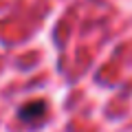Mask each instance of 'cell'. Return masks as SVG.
Returning a JSON list of instances; mask_svg holds the SVG:
<instances>
[{"label": "cell", "mask_w": 132, "mask_h": 132, "mask_svg": "<svg viewBox=\"0 0 132 132\" xmlns=\"http://www.w3.org/2000/svg\"><path fill=\"white\" fill-rule=\"evenodd\" d=\"M44 114H46V104H44L42 99H35V101H29V104H24L22 108H20L18 117L22 119V121H38Z\"/></svg>", "instance_id": "cell-1"}]
</instances>
